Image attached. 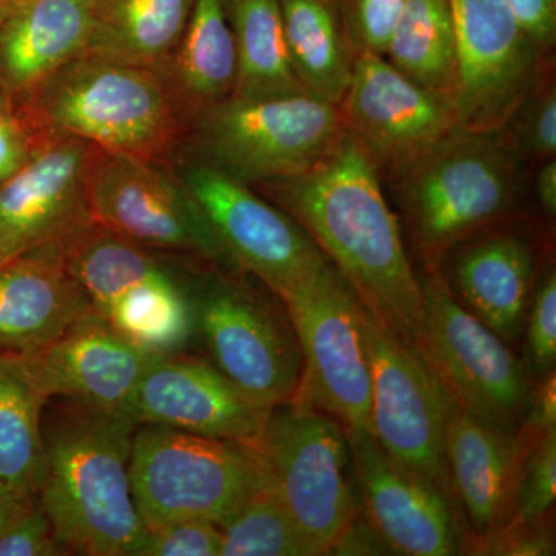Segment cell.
I'll return each mask as SVG.
<instances>
[{
    "instance_id": "obj_21",
    "label": "cell",
    "mask_w": 556,
    "mask_h": 556,
    "mask_svg": "<svg viewBox=\"0 0 556 556\" xmlns=\"http://www.w3.org/2000/svg\"><path fill=\"white\" fill-rule=\"evenodd\" d=\"M540 441V439H538ZM535 439L504 433L457 408L445 433V457L457 503L475 535L486 536L510 521L527 456Z\"/></svg>"
},
{
    "instance_id": "obj_3",
    "label": "cell",
    "mask_w": 556,
    "mask_h": 556,
    "mask_svg": "<svg viewBox=\"0 0 556 556\" xmlns=\"http://www.w3.org/2000/svg\"><path fill=\"white\" fill-rule=\"evenodd\" d=\"M14 113L39 139L78 138L108 152L164 159L185 121L156 70L84 53L43 80Z\"/></svg>"
},
{
    "instance_id": "obj_1",
    "label": "cell",
    "mask_w": 556,
    "mask_h": 556,
    "mask_svg": "<svg viewBox=\"0 0 556 556\" xmlns=\"http://www.w3.org/2000/svg\"><path fill=\"white\" fill-rule=\"evenodd\" d=\"M382 182L368 153L345 130L309 169L254 189L309 233L365 309L416 343L422 291Z\"/></svg>"
},
{
    "instance_id": "obj_29",
    "label": "cell",
    "mask_w": 556,
    "mask_h": 556,
    "mask_svg": "<svg viewBox=\"0 0 556 556\" xmlns=\"http://www.w3.org/2000/svg\"><path fill=\"white\" fill-rule=\"evenodd\" d=\"M100 313L129 342L153 354L178 353L195 331L188 285L170 269L124 292Z\"/></svg>"
},
{
    "instance_id": "obj_17",
    "label": "cell",
    "mask_w": 556,
    "mask_h": 556,
    "mask_svg": "<svg viewBox=\"0 0 556 556\" xmlns=\"http://www.w3.org/2000/svg\"><path fill=\"white\" fill-rule=\"evenodd\" d=\"M159 356L129 342L93 306L39 350L2 358L47 401L68 399L127 413L139 379Z\"/></svg>"
},
{
    "instance_id": "obj_26",
    "label": "cell",
    "mask_w": 556,
    "mask_h": 556,
    "mask_svg": "<svg viewBox=\"0 0 556 556\" xmlns=\"http://www.w3.org/2000/svg\"><path fill=\"white\" fill-rule=\"evenodd\" d=\"M197 0H94L87 53L160 72L177 49Z\"/></svg>"
},
{
    "instance_id": "obj_43",
    "label": "cell",
    "mask_w": 556,
    "mask_h": 556,
    "mask_svg": "<svg viewBox=\"0 0 556 556\" xmlns=\"http://www.w3.org/2000/svg\"><path fill=\"white\" fill-rule=\"evenodd\" d=\"M529 188H532L538 207L543 212L544 217L548 223H554L556 218V159L543 161L532 167Z\"/></svg>"
},
{
    "instance_id": "obj_8",
    "label": "cell",
    "mask_w": 556,
    "mask_h": 556,
    "mask_svg": "<svg viewBox=\"0 0 556 556\" xmlns=\"http://www.w3.org/2000/svg\"><path fill=\"white\" fill-rule=\"evenodd\" d=\"M361 324L371 372L372 437L399 466L456 504L445 433L459 405L415 343L386 327L364 305Z\"/></svg>"
},
{
    "instance_id": "obj_44",
    "label": "cell",
    "mask_w": 556,
    "mask_h": 556,
    "mask_svg": "<svg viewBox=\"0 0 556 556\" xmlns=\"http://www.w3.org/2000/svg\"><path fill=\"white\" fill-rule=\"evenodd\" d=\"M28 500H20V497L7 495V493L0 492V533L9 525L10 519L14 517L17 510L22 507V504Z\"/></svg>"
},
{
    "instance_id": "obj_41",
    "label": "cell",
    "mask_w": 556,
    "mask_h": 556,
    "mask_svg": "<svg viewBox=\"0 0 556 556\" xmlns=\"http://www.w3.org/2000/svg\"><path fill=\"white\" fill-rule=\"evenodd\" d=\"M527 35L541 50L555 53L556 0H507Z\"/></svg>"
},
{
    "instance_id": "obj_38",
    "label": "cell",
    "mask_w": 556,
    "mask_h": 556,
    "mask_svg": "<svg viewBox=\"0 0 556 556\" xmlns=\"http://www.w3.org/2000/svg\"><path fill=\"white\" fill-rule=\"evenodd\" d=\"M222 530L203 519H185L149 529L137 556H219Z\"/></svg>"
},
{
    "instance_id": "obj_15",
    "label": "cell",
    "mask_w": 556,
    "mask_h": 556,
    "mask_svg": "<svg viewBox=\"0 0 556 556\" xmlns=\"http://www.w3.org/2000/svg\"><path fill=\"white\" fill-rule=\"evenodd\" d=\"M338 108L345 130L388 185L459 129L452 101L424 89L379 54H357Z\"/></svg>"
},
{
    "instance_id": "obj_42",
    "label": "cell",
    "mask_w": 556,
    "mask_h": 556,
    "mask_svg": "<svg viewBox=\"0 0 556 556\" xmlns=\"http://www.w3.org/2000/svg\"><path fill=\"white\" fill-rule=\"evenodd\" d=\"M518 430L536 441L556 430L555 371L540 379V386L530 393L526 416Z\"/></svg>"
},
{
    "instance_id": "obj_35",
    "label": "cell",
    "mask_w": 556,
    "mask_h": 556,
    "mask_svg": "<svg viewBox=\"0 0 556 556\" xmlns=\"http://www.w3.org/2000/svg\"><path fill=\"white\" fill-rule=\"evenodd\" d=\"M405 0H338L348 40L354 54L386 56L394 25Z\"/></svg>"
},
{
    "instance_id": "obj_33",
    "label": "cell",
    "mask_w": 556,
    "mask_h": 556,
    "mask_svg": "<svg viewBox=\"0 0 556 556\" xmlns=\"http://www.w3.org/2000/svg\"><path fill=\"white\" fill-rule=\"evenodd\" d=\"M500 134L529 167L556 159L555 61L519 102Z\"/></svg>"
},
{
    "instance_id": "obj_27",
    "label": "cell",
    "mask_w": 556,
    "mask_h": 556,
    "mask_svg": "<svg viewBox=\"0 0 556 556\" xmlns=\"http://www.w3.org/2000/svg\"><path fill=\"white\" fill-rule=\"evenodd\" d=\"M237 51L232 98L268 100L305 93L289 61L278 0H228Z\"/></svg>"
},
{
    "instance_id": "obj_5",
    "label": "cell",
    "mask_w": 556,
    "mask_h": 556,
    "mask_svg": "<svg viewBox=\"0 0 556 556\" xmlns=\"http://www.w3.org/2000/svg\"><path fill=\"white\" fill-rule=\"evenodd\" d=\"M343 131L338 105L308 93L230 97L193 116L172 153L258 188L309 169Z\"/></svg>"
},
{
    "instance_id": "obj_23",
    "label": "cell",
    "mask_w": 556,
    "mask_h": 556,
    "mask_svg": "<svg viewBox=\"0 0 556 556\" xmlns=\"http://www.w3.org/2000/svg\"><path fill=\"white\" fill-rule=\"evenodd\" d=\"M65 249H38L0 266V357L39 350L93 308L70 276Z\"/></svg>"
},
{
    "instance_id": "obj_20",
    "label": "cell",
    "mask_w": 556,
    "mask_h": 556,
    "mask_svg": "<svg viewBox=\"0 0 556 556\" xmlns=\"http://www.w3.org/2000/svg\"><path fill=\"white\" fill-rule=\"evenodd\" d=\"M496 225L450 249L439 263L447 265V276L439 274L468 311L510 343L525 328L535 288V249L525 233Z\"/></svg>"
},
{
    "instance_id": "obj_37",
    "label": "cell",
    "mask_w": 556,
    "mask_h": 556,
    "mask_svg": "<svg viewBox=\"0 0 556 556\" xmlns=\"http://www.w3.org/2000/svg\"><path fill=\"white\" fill-rule=\"evenodd\" d=\"M67 555L39 497L22 504L0 533V556Z\"/></svg>"
},
{
    "instance_id": "obj_11",
    "label": "cell",
    "mask_w": 556,
    "mask_h": 556,
    "mask_svg": "<svg viewBox=\"0 0 556 556\" xmlns=\"http://www.w3.org/2000/svg\"><path fill=\"white\" fill-rule=\"evenodd\" d=\"M215 269L188 285L195 329L215 367L268 407L291 401L303 372L291 320L241 283L239 270Z\"/></svg>"
},
{
    "instance_id": "obj_14",
    "label": "cell",
    "mask_w": 556,
    "mask_h": 556,
    "mask_svg": "<svg viewBox=\"0 0 556 556\" xmlns=\"http://www.w3.org/2000/svg\"><path fill=\"white\" fill-rule=\"evenodd\" d=\"M455 24L457 127L497 131L555 53L527 35L507 0H450Z\"/></svg>"
},
{
    "instance_id": "obj_28",
    "label": "cell",
    "mask_w": 556,
    "mask_h": 556,
    "mask_svg": "<svg viewBox=\"0 0 556 556\" xmlns=\"http://www.w3.org/2000/svg\"><path fill=\"white\" fill-rule=\"evenodd\" d=\"M386 58L407 78L455 105L456 38L450 0H405Z\"/></svg>"
},
{
    "instance_id": "obj_13",
    "label": "cell",
    "mask_w": 556,
    "mask_h": 556,
    "mask_svg": "<svg viewBox=\"0 0 556 556\" xmlns=\"http://www.w3.org/2000/svg\"><path fill=\"white\" fill-rule=\"evenodd\" d=\"M302 353L298 394L345 428L369 430L371 372L362 303L334 265L317 280L281 300Z\"/></svg>"
},
{
    "instance_id": "obj_36",
    "label": "cell",
    "mask_w": 556,
    "mask_h": 556,
    "mask_svg": "<svg viewBox=\"0 0 556 556\" xmlns=\"http://www.w3.org/2000/svg\"><path fill=\"white\" fill-rule=\"evenodd\" d=\"M527 353L530 369L538 379L555 371L556 361V276L554 268L544 270L533 288L526 317Z\"/></svg>"
},
{
    "instance_id": "obj_46",
    "label": "cell",
    "mask_w": 556,
    "mask_h": 556,
    "mask_svg": "<svg viewBox=\"0 0 556 556\" xmlns=\"http://www.w3.org/2000/svg\"><path fill=\"white\" fill-rule=\"evenodd\" d=\"M5 112H9V109H7V104L5 101H3V98L0 97V116H2Z\"/></svg>"
},
{
    "instance_id": "obj_16",
    "label": "cell",
    "mask_w": 556,
    "mask_h": 556,
    "mask_svg": "<svg viewBox=\"0 0 556 556\" xmlns=\"http://www.w3.org/2000/svg\"><path fill=\"white\" fill-rule=\"evenodd\" d=\"M93 144L43 141L14 177L0 185V266L49 247H67L91 222L87 172Z\"/></svg>"
},
{
    "instance_id": "obj_22",
    "label": "cell",
    "mask_w": 556,
    "mask_h": 556,
    "mask_svg": "<svg viewBox=\"0 0 556 556\" xmlns=\"http://www.w3.org/2000/svg\"><path fill=\"white\" fill-rule=\"evenodd\" d=\"M94 0H13L0 25V97L21 105L58 68L87 53Z\"/></svg>"
},
{
    "instance_id": "obj_12",
    "label": "cell",
    "mask_w": 556,
    "mask_h": 556,
    "mask_svg": "<svg viewBox=\"0 0 556 556\" xmlns=\"http://www.w3.org/2000/svg\"><path fill=\"white\" fill-rule=\"evenodd\" d=\"M170 166L237 266L258 278L280 302L332 265L291 215L251 186L175 153Z\"/></svg>"
},
{
    "instance_id": "obj_34",
    "label": "cell",
    "mask_w": 556,
    "mask_h": 556,
    "mask_svg": "<svg viewBox=\"0 0 556 556\" xmlns=\"http://www.w3.org/2000/svg\"><path fill=\"white\" fill-rule=\"evenodd\" d=\"M556 496V430L536 442L527 456L514 518L526 525H543Z\"/></svg>"
},
{
    "instance_id": "obj_18",
    "label": "cell",
    "mask_w": 556,
    "mask_h": 556,
    "mask_svg": "<svg viewBox=\"0 0 556 556\" xmlns=\"http://www.w3.org/2000/svg\"><path fill=\"white\" fill-rule=\"evenodd\" d=\"M362 511L394 554L450 556L468 548L447 496L383 452L371 431L345 428Z\"/></svg>"
},
{
    "instance_id": "obj_10",
    "label": "cell",
    "mask_w": 556,
    "mask_h": 556,
    "mask_svg": "<svg viewBox=\"0 0 556 556\" xmlns=\"http://www.w3.org/2000/svg\"><path fill=\"white\" fill-rule=\"evenodd\" d=\"M419 283L424 309L415 345L460 408L489 427L517 433L532 393L525 365L456 299L437 268H426Z\"/></svg>"
},
{
    "instance_id": "obj_4",
    "label": "cell",
    "mask_w": 556,
    "mask_h": 556,
    "mask_svg": "<svg viewBox=\"0 0 556 556\" xmlns=\"http://www.w3.org/2000/svg\"><path fill=\"white\" fill-rule=\"evenodd\" d=\"M532 167L497 131L456 129L391 182L409 237L438 268L450 249L518 211Z\"/></svg>"
},
{
    "instance_id": "obj_30",
    "label": "cell",
    "mask_w": 556,
    "mask_h": 556,
    "mask_svg": "<svg viewBox=\"0 0 556 556\" xmlns=\"http://www.w3.org/2000/svg\"><path fill=\"white\" fill-rule=\"evenodd\" d=\"M40 396L7 358L0 357V492L31 500L43 482Z\"/></svg>"
},
{
    "instance_id": "obj_31",
    "label": "cell",
    "mask_w": 556,
    "mask_h": 556,
    "mask_svg": "<svg viewBox=\"0 0 556 556\" xmlns=\"http://www.w3.org/2000/svg\"><path fill=\"white\" fill-rule=\"evenodd\" d=\"M65 266L98 311L169 269L149 249L124 239L94 219L70 240Z\"/></svg>"
},
{
    "instance_id": "obj_24",
    "label": "cell",
    "mask_w": 556,
    "mask_h": 556,
    "mask_svg": "<svg viewBox=\"0 0 556 556\" xmlns=\"http://www.w3.org/2000/svg\"><path fill=\"white\" fill-rule=\"evenodd\" d=\"M159 73L185 126L203 110L232 97L237 51L228 0H197L177 49Z\"/></svg>"
},
{
    "instance_id": "obj_39",
    "label": "cell",
    "mask_w": 556,
    "mask_h": 556,
    "mask_svg": "<svg viewBox=\"0 0 556 556\" xmlns=\"http://www.w3.org/2000/svg\"><path fill=\"white\" fill-rule=\"evenodd\" d=\"M475 554L508 556L554 555V540L543 525L533 526L511 518L495 532L478 538Z\"/></svg>"
},
{
    "instance_id": "obj_9",
    "label": "cell",
    "mask_w": 556,
    "mask_h": 556,
    "mask_svg": "<svg viewBox=\"0 0 556 556\" xmlns=\"http://www.w3.org/2000/svg\"><path fill=\"white\" fill-rule=\"evenodd\" d=\"M87 200L94 222L139 247L241 270L164 159L94 150Z\"/></svg>"
},
{
    "instance_id": "obj_32",
    "label": "cell",
    "mask_w": 556,
    "mask_h": 556,
    "mask_svg": "<svg viewBox=\"0 0 556 556\" xmlns=\"http://www.w3.org/2000/svg\"><path fill=\"white\" fill-rule=\"evenodd\" d=\"M223 556H314L269 482L257 490L223 525Z\"/></svg>"
},
{
    "instance_id": "obj_25",
    "label": "cell",
    "mask_w": 556,
    "mask_h": 556,
    "mask_svg": "<svg viewBox=\"0 0 556 556\" xmlns=\"http://www.w3.org/2000/svg\"><path fill=\"white\" fill-rule=\"evenodd\" d=\"M289 61L305 93L339 105L354 54L338 0H278Z\"/></svg>"
},
{
    "instance_id": "obj_2",
    "label": "cell",
    "mask_w": 556,
    "mask_h": 556,
    "mask_svg": "<svg viewBox=\"0 0 556 556\" xmlns=\"http://www.w3.org/2000/svg\"><path fill=\"white\" fill-rule=\"evenodd\" d=\"M49 399L39 501L67 555L137 556L148 538L130 486L137 424L127 413Z\"/></svg>"
},
{
    "instance_id": "obj_45",
    "label": "cell",
    "mask_w": 556,
    "mask_h": 556,
    "mask_svg": "<svg viewBox=\"0 0 556 556\" xmlns=\"http://www.w3.org/2000/svg\"><path fill=\"white\" fill-rule=\"evenodd\" d=\"M11 2H13V0H0V25H2L7 14H9Z\"/></svg>"
},
{
    "instance_id": "obj_7",
    "label": "cell",
    "mask_w": 556,
    "mask_h": 556,
    "mask_svg": "<svg viewBox=\"0 0 556 556\" xmlns=\"http://www.w3.org/2000/svg\"><path fill=\"white\" fill-rule=\"evenodd\" d=\"M274 492L317 555H327L362 511L346 430L308 402L270 409L254 442Z\"/></svg>"
},
{
    "instance_id": "obj_6",
    "label": "cell",
    "mask_w": 556,
    "mask_h": 556,
    "mask_svg": "<svg viewBox=\"0 0 556 556\" xmlns=\"http://www.w3.org/2000/svg\"><path fill=\"white\" fill-rule=\"evenodd\" d=\"M129 475L148 530L185 519L223 525L269 482L254 444L153 424L135 430Z\"/></svg>"
},
{
    "instance_id": "obj_19",
    "label": "cell",
    "mask_w": 556,
    "mask_h": 556,
    "mask_svg": "<svg viewBox=\"0 0 556 556\" xmlns=\"http://www.w3.org/2000/svg\"><path fill=\"white\" fill-rule=\"evenodd\" d=\"M270 409L217 367L174 353L161 354L150 364L126 412L137 426L153 424L254 444L268 422Z\"/></svg>"
},
{
    "instance_id": "obj_40",
    "label": "cell",
    "mask_w": 556,
    "mask_h": 556,
    "mask_svg": "<svg viewBox=\"0 0 556 556\" xmlns=\"http://www.w3.org/2000/svg\"><path fill=\"white\" fill-rule=\"evenodd\" d=\"M43 141L14 113L0 116V185L14 177L31 160Z\"/></svg>"
}]
</instances>
